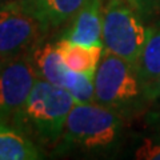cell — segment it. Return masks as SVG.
<instances>
[{
    "instance_id": "obj_11",
    "label": "cell",
    "mask_w": 160,
    "mask_h": 160,
    "mask_svg": "<svg viewBox=\"0 0 160 160\" xmlns=\"http://www.w3.org/2000/svg\"><path fill=\"white\" fill-rule=\"evenodd\" d=\"M136 69L147 96L153 98V89L160 78V20L148 27V39Z\"/></svg>"
},
{
    "instance_id": "obj_19",
    "label": "cell",
    "mask_w": 160,
    "mask_h": 160,
    "mask_svg": "<svg viewBox=\"0 0 160 160\" xmlns=\"http://www.w3.org/2000/svg\"><path fill=\"white\" fill-rule=\"evenodd\" d=\"M16 2H26V0H16Z\"/></svg>"
},
{
    "instance_id": "obj_4",
    "label": "cell",
    "mask_w": 160,
    "mask_h": 160,
    "mask_svg": "<svg viewBox=\"0 0 160 160\" xmlns=\"http://www.w3.org/2000/svg\"><path fill=\"white\" fill-rule=\"evenodd\" d=\"M93 102L113 111L135 107L148 98L136 67L104 48L93 76Z\"/></svg>"
},
{
    "instance_id": "obj_5",
    "label": "cell",
    "mask_w": 160,
    "mask_h": 160,
    "mask_svg": "<svg viewBox=\"0 0 160 160\" xmlns=\"http://www.w3.org/2000/svg\"><path fill=\"white\" fill-rule=\"evenodd\" d=\"M44 32L43 23L20 2L9 0L0 6V55L7 60L32 55Z\"/></svg>"
},
{
    "instance_id": "obj_13",
    "label": "cell",
    "mask_w": 160,
    "mask_h": 160,
    "mask_svg": "<svg viewBox=\"0 0 160 160\" xmlns=\"http://www.w3.org/2000/svg\"><path fill=\"white\" fill-rule=\"evenodd\" d=\"M63 87L72 95L76 103H91L95 99L93 76L68 69Z\"/></svg>"
},
{
    "instance_id": "obj_16",
    "label": "cell",
    "mask_w": 160,
    "mask_h": 160,
    "mask_svg": "<svg viewBox=\"0 0 160 160\" xmlns=\"http://www.w3.org/2000/svg\"><path fill=\"white\" fill-rule=\"evenodd\" d=\"M153 98H160V78L156 82V86H155V89H153Z\"/></svg>"
},
{
    "instance_id": "obj_6",
    "label": "cell",
    "mask_w": 160,
    "mask_h": 160,
    "mask_svg": "<svg viewBox=\"0 0 160 160\" xmlns=\"http://www.w3.org/2000/svg\"><path fill=\"white\" fill-rule=\"evenodd\" d=\"M39 79L31 55L8 59L0 67V120L15 122L27 103L35 82Z\"/></svg>"
},
{
    "instance_id": "obj_7",
    "label": "cell",
    "mask_w": 160,
    "mask_h": 160,
    "mask_svg": "<svg viewBox=\"0 0 160 160\" xmlns=\"http://www.w3.org/2000/svg\"><path fill=\"white\" fill-rule=\"evenodd\" d=\"M102 0H87V3L72 19L71 28L63 39L84 46H103L102 42Z\"/></svg>"
},
{
    "instance_id": "obj_18",
    "label": "cell",
    "mask_w": 160,
    "mask_h": 160,
    "mask_svg": "<svg viewBox=\"0 0 160 160\" xmlns=\"http://www.w3.org/2000/svg\"><path fill=\"white\" fill-rule=\"evenodd\" d=\"M7 2H9V0H0V6H3V4H6Z\"/></svg>"
},
{
    "instance_id": "obj_14",
    "label": "cell",
    "mask_w": 160,
    "mask_h": 160,
    "mask_svg": "<svg viewBox=\"0 0 160 160\" xmlns=\"http://www.w3.org/2000/svg\"><path fill=\"white\" fill-rule=\"evenodd\" d=\"M135 158L140 160H160V142L144 140L135 152Z\"/></svg>"
},
{
    "instance_id": "obj_17",
    "label": "cell",
    "mask_w": 160,
    "mask_h": 160,
    "mask_svg": "<svg viewBox=\"0 0 160 160\" xmlns=\"http://www.w3.org/2000/svg\"><path fill=\"white\" fill-rule=\"evenodd\" d=\"M6 62H7V59H6V58H4V56H3V55H0V67H2V66H3V64H4V63H6Z\"/></svg>"
},
{
    "instance_id": "obj_10",
    "label": "cell",
    "mask_w": 160,
    "mask_h": 160,
    "mask_svg": "<svg viewBox=\"0 0 160 160\" xmlns=\"http://www.w3.org/2000/svg\"><path fill=\"white\" fill-rule=\"evenodd\" d=\"M42 158V152L24 133V129L0 120V160H36Z\"/></svg>"
},
{
    "instance_id": "obj_2",
    "label": "cell",
    "mask_w": 160,
    "mask_h": 160,
    "mask_svg": "<svg viewBox=\"0 0 160 160\" xmlns=\"http://www.w3.org/2000/svg\"><path fill=\"white\" fill-rule=\"evenodd\" d=\"M120 132L122 120L116 111L96 102L75 103L64 126L62 144L87 151L106 149L118 142Z\"/></svg>"
},
{
    "instance_id": "obj_12",
    "label": "cell",
    "mask_w": 160,
    "mask_h": 160,
    "mask_svg": "<svg viewBox=\"0 0 160 160\" xmlns=\"http://www.w3.org/2000/svg\"><path fill=\"white\" fill-rule=\"evenodd\" d=\"M39 78L63 87L68 68L64 66L55 44L39 46L31 55Z\"/></svg>"
},
{
    "instance_id": "obj_1",
    "label": "cell",
    "mask_w": 160,
    "mask_h": 160,
    "mask_svg": "<svg viewBox=\"0 0 160 160\" xmlns=\"http://www.w3.org/2000/svg\"><path fill=\"white\" fill-rule=\"evenodd\" d=\"M75 99L64 87L56 86L39 78L27 99L18 126L28 128L47 143H55L62 138L64 126Z\"/></svg>"
},
{
    "instance_id": "obj_9",
    "label": "cell",
    "mask_w": 160,
    "mask_h": 160,
    "mask_svg": "<svg viewBox=\"0 0 160 160\" xmlns=\"http://www.w3.org/2000/svg\"><path fill=\"white\" fill-rule=\"evenodd\" d=\"M20 3L26 6L48 31V28L59 27L72 20L87 0H26Z\"/></svg>"
},
{
    "instance_id": "obj_3",
    "label": "cell",
    "mask_w": 160,
    "mask_h": 160,
    "mask_svg": "<svg viewBox=\"0 0 160 160\" xmlns=\"http://www.w3.org/2000/svg\"><path fill=\"white\" fill-rule=\"evenodd\" d=\"M147 39L144 18L129 0H107L102 12L104 48L136 67Z\"/></svg>"
},
{
    "instance_id": "obj_8",
    "label": "cell",
    "mask_w": 160,
    "mask_h": 160,
    "mask_svg": "<svg viewBox=\"0 0 160 160\" xmlns=\"http://www.w3.org/2000/svg\"><path fill=\"white\" fill-rule=\"evenodd\" d=\"M55 46L62 62L68 69L95 76L104 52V46H84L72 43L67 39H60L55 43Z\"/></svg>"
},
{
    "instance_id": "obj_15",
    "label": "cell",
    "mask_w": 160,
    "mask_h": 160,
    "mask_svg": "<svg viewBox=\"0 0 160 160\" xmlns=\"http://www.w3.org/2000/svg\"><path fill=\"white\" fill-rule=\"evenodd\" d=\"M129 3L138 9L143 18L155 13L160 6V0H129Z\"/></svg>"
}]
</instances>
